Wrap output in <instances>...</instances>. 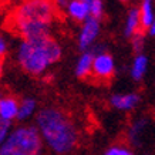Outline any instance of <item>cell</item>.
Returning <instances> with one entry per match:
<instances>
[{"instance_id": "6", "label": "cell", "mask_w": 155, "mask_h": 155, "mask_svg": "<svg viewBox=\"0 0 155 155\" xmlns=\"http://www.w3.org/2000/svg\"><path fill=\"white\" fill-rule=\"evenodd\" d=\"M100 31H101V20H97L94 17H88L85 20L80 28V34L77 38L78 43V48L83 51H87L97 44V40L100 37Z\"/></svg>"}, {"instance_id": "19", "label": "cell", "mask_w": 155, "mask_h": 155, "mask_svg": "<svg viewBox=\"0 0 155 155\" xmlns=\"http://www.w3.org/2000/svg\"><path fill=\"white\" fill-rule=\"evenodd\" d=\"M10 132H12V122L0 118V145L6 141V138L9 137Z\"/></svg>"}, {"instance_id": "8", "label": "cell", "mask_w": 155, "mask_h": 155, "mask_svg": "<svg viewBox=\"0 0 155 155\" xmlns=\"http://www.w3.org/2000/svg\"><path fill=\"white\" fill-rule=\"evenodd\" d=\"M150 127V118L148 117H138L132 120L130 127L127 130V140L132 147H141L142 137Z\"/></svg>"}, {"instance_id": "2", "label": "cell", "mask_w": 155, "mask_h": 155, "mask_svg": "<svg viewBox=\"0 0 155 155\" xmlns=\"http://www.w3.org/2000/svg\"><path fill=\"white\" fill-rule=\"evenodd\" d=\"M57 16L54 0H21L10 16V24L23 40L50 37Z\"/></svg>"}, {"instance_id": "12", "label": "cell", "mask_w": 155, "mask_h": 155, "mask_svg": "<svg viewBox=\"0 0 155 155\" xmlns=\"http://www.w3.org/2000/svg\"><path fill=\"white\" fill-rule=\"evenodd\" d=\"M94 51L90 48L87 51H83L78 57V60L75 63L74 73L78 78H87L88 75H91L93 71V61H94Z\"/></svg>"}, {"instance_id": "11", "label": "cell", "mask_w": 155, "mask_h": 155, "mask_svg": "<svg viewBox=\"0 0 155 155\" xmlns=\"http://www.w3.org/2000/svg\"><path fill=\"white\" fill-rule=\"evenodd\" d=\"M66 12L70 19L78 21V23H84L90 17L88 3H85L83 0H68V5L66 6Z\"/></svg>"}, {"instance_id": "16", "label": "cell", "mask_w": 155, "mask_h": 155, "mask_svg": "<svg viewBox=\"0 0 155 155\" xmlns=\"http://www.w3.org/2000/svg\"><path fill=\"white\" fill-rule=\"evenodd\" d=\"M90 7V17H94L97 20H101L104 17V3L103 0H91L88 3Z\"/></svg>"}, {"instance_id": "18", "label": "cell", "mask_w": 155, "mask_h": 155, "mask_svg": "<svg viewBox=\"0 0 155 155\" xmlns=\"http://www.w3.org/2000/svg\"><path fill=\"white\" fill-rule=\"evenodd\" d=\"M132 151L124 145H111L105 150L104 155H131Z\"/></svg>"}, {"instance_id": "20", "label": "cell", "mask_w": 155, "mask_h": 155, "mask_svg": "<svg viewBox=\"0 0 155 155\" xmlns=\"http://www.w3.org/2000/svg\"><path fill=\"white\" fill-rule=\"evenodd\" d=\"M6 53H7V43H6L5 38L0 36V60L6 56Z\"/></svg>"}, {"instance_id": "14", "label": "cell", "mask_w": 155, "mask_h": 155, "mask_svg": "<svg viewBox=\"0 0 155 155\" xmlns=\"http://www.w3.org/2000/svg\"><path fill=\"white\" fill-rule=\"evenodd\" d=\"M138 10H140L142 31H147L152 24L155 17V2L154 0H141L140 6H138Z\"/></svg>"}, {"instance_id": "23", "label": "cell", "mask_w": 155, "mask_h": 155, "mask_svg": "<svg viewBox=\"0 0 155 155\" xmlns=\"http://www.w3.org/2000/svg\"><path fill=\"white\" fill-rule=\"evenodd\" d=\"M2 73H3V64H2V60H0V77H2Z\"/></svg>"}, {"instance_id": "10", "label": "cell", "mask_w": 155, "mask_h": 155, "mask_svg": "<svg viewBox=\"0 0 155 155\" xmlns=\"http://www.w3.org/2000/svg\"><path fill=\"white\" fill-rule=\"evenodd\" d=\"M20 103L12 95H0V118L12 122L17 120Z\"/></svg>"}, {"instance_id": "15", "label": "cell", "mask_w": 155, "mask_h": 155, "mask_svg": "<svg viewBox=\"0 0 155 155\" xmlns=\"http://www.w3.org/2000/svg\"><path fill=\"white\" fill-rule=\"evenodd\" d=\"M36 108H37V103L34 98H24L20 101V107H19V115L17 120L23 121L27 120L36 113Z\"/></svg>"}, {"instance_id": "21", "label": "cell", "mask_w": 155, "mask_h": 155, "mask_svg": "<svg viewBox=\"0 0 155 155\" xmlns=\"http://www.w3.org/2000/svg\"><path fill=\"white\" fill-rule=\"evenodd\" d=\"M147 34H148L150 37H155V17H154V21H152V24L150 26V28L147 30Z\"/></svg>"}, {"instance_id": "17", "label": "cell", "mask_w": 155, "mask_h": 155, "mask_svg": "<svg viewBox=\"0 0 155 155\" xmlns=\"http://www.w3.org/2000/svg\"><path fill=\"white\" fill-rule=\"evenodd\" d=\"M130 41H131L132 50H134L135 54L142 53L144 44H145V34H144V31H140V33H137L135 36H132V37L130 38Z\"/></svg>"}, {"instance_id": "1", "label": "cell", "mask_w": 155, "mask_h": 155, "mask_svg": "<svg viewBox=\"0 0 155 155\" xmlns=\"http://www.w3.org/2000/svg\"><path fill=\"white\" fill-rule=\"evenodd\" d=\"M36 127L43 142L56 155H70L78 145V130L73 120L60 108H41L36 115Z\"/></svg>"}, {"instance_id": "22", "label": "cell", "mask_w": 155, "mask_h": 155, "mask_svg": "<svg viewBox=\"0 0 155 155\" xmlns=\"http://www.w3.org/2000/svg\"><path fill=\"white\" fill-rule=\"evenodd\" d=\"M54 3H56L57 7H64L66 9V6L68 5V0H54Z\"/></svg>"}, {"instance_id": "3", "label": "cell", "mask_w": 155, "mask_h": 155, "mask_svg": "<svg viewBox=\"0 0 155 155\" xmlns=\"http://www.w3.org/2000/svg\"><path fill=\"white\" fill-rule=\"evenodd\" d=\"M16 58L27 74L41 75L61 58V47L51 37L23 40L17 47Z\"/></svg>"}, {"instance_id": "24", "label": "cell", "mask_w": 155, "mask_h": 155, "mask_svg": "<svg viewBox=\"0 0 155 155\" xmlns=\"http://www.w3.org/2000/svg\"><path fill=\"white\" fill-rule=\"evenodd\" d=\"M121 3H128V2H131V0H120Z\"/></svg>"}, {"instance_id": "5", "label": "cell", "mask_w": 155, "mask_h": 155, "mask_svg": "<svg viewBox=\"0 0 155 155\" xmlns=\"http://www.w3.org/2000/svg\"><path fill=\"white\" fill-rule=\"evenodd\" d=\"M115 60L114 57L107 51H100L94 56V61H93V71L91 75L95 77L100 81H108L111 80L115 74Z\"/></svg>"}, {"instance_id": "13", "label": "cell", "mask_w": 155, "mask_h": 155, "mask_svg": "<svg viewBox=\"0 0 155 155\" xmlns=\"http://www.w3.org/2000/svg\"><path fill=\"white\" fill-rule=\"evenodd\" d=\"M148 67H150V60L148 57L144 54V53H138L134 56L131 63V67H130V75L134 81H141L144 77H145L147 71H148Z\"/></svg>"}, {"instance_id": "4", "label": "cell", "mask_w": 155, "mask_h": 155, "mask_svg": "<svg viewBox=\"0 0 155 155\" xmlns=\"http://www.w3.org/2000/svg\"><path fill=\"white\" fill-rule=\"evenodd\" d=\"M43 144L37 127L23 125L9 134L0 145V155H41Z\"/></svg>"}, {"instance_id": "9", "label": "cell", "mask_w": 155, "mask_h": 155, "mask_svg": "<svg viewBox=\"0 0 155 155\" xmlns=\"http://www.w3.org/2000/svg\"><path fill=\"white\" fill-rule=\"evenodd\" d=\"M142 31L141 27V19H140V10L138 7H130L124 20V27H122V33L125 38H131L137 33Z\"/></svg>"}, {"instance_id": "7", "label": "cell", "mask_w": 155, "mask_h": 155, "mask_svg": "<svg viewBox=\"0 0 155 155\" xmlns=\"http://www.w3.org/2000/svg\"><path fill=\"white\" fill-rule=\"evenodd\" d=\"M141 103V95L138 93H117V94H113L110 97V105L118 111H124V113H128V111H132L135 110Z\"/></svg>"}]
</instances>
